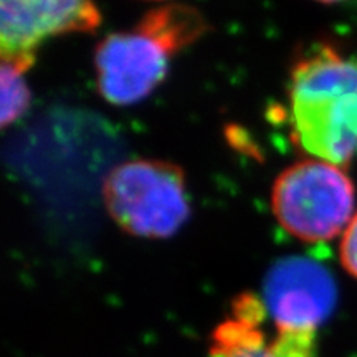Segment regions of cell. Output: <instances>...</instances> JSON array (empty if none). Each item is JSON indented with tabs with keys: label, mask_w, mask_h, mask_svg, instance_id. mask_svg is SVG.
Returning <instances> with one entry per match:
<instances>
[{
	"label": "cell",
	"mask_w": 357,
	"mask_h": 357,
	"mask_svg": "<svg viewBox=\"0 0 357 357\" xmlns=\"http://www.w3.org/2000/svg\"><path fill=\"white\" fill-rule=\"evenodd\" d=\"M293 141L312 159L344 169L357 154V56L318 43L289 79Z\"/></svg>",
	"instance_id": "1"
},
{
	"label": "cell",
	"mask_w": 357,
	"mask_h": 357,
	"mask_svg": "<svg viewBox=\"0 0 357 357\" xmlns=\"http://www.w3.org/2000/svg\"><path fill=\"white\" fill-rule=\"evenodd\" d=\"M208 30L202 13L182 3L147 10L129 32H116L96 47V86L114 106L136 105L166 78L174 55Z\"/></svg>",
	"instance_id": "2"
},
{
	"label": "cell",
	"mask_w": 357,
	"mask_h": 357,
	"mask_svg": "<svg viewBox=\"0 0 357 357\" xmlns=\"http://www.w3.org/2000/svg\"><path fill=\"white\" fill-rule=\"evenodd\" d=\"M102 200L116 225L139 238H169L190 215L184 169L169 160L119 164L102 182Z\"/></svg>",
	"instance_id": "3"
},
{
	"label": "cell",
	"mask_w": 357,
	"mask_h": 357,
	"mask_svg": "<svg viewBox=\"0 0 357 357\" xmlns=\"http://www.w3.org/2000/svg\"><path fill=\"white\" fill-rule=\"evenodd\" d=\"M354 184L344 169L305 159L284 169L271 190V208L289 235L319 243L344 234L354 212Z\"/></svg>",
	"instance_id": "4"
},
{
	"label": "cell",
	"mask_w": 357,
	"mask_h": 357,
	"mask_svg": "<svg viewBox=\"0 0 357 357\" xmlns=\"http://www.w3.org/2000/svg\"><path fill=\"white\" fill-rule=\"evenodd\" d=\"M336 300L333 275L311 258H281L263 283V303L278 333H316L331 316Z\"/></svg>",
	"instance_id": "5"
},
{
	"label": "cell",
	"mask_w": 357,
	"mask_h": 357,
	"mask_svg": "<svg viewBox=\"0 0 357 357\" xmlns=\"http://www.w3.org/2000/svg\"><path fill=\"white\" fill-rule=\"evenodd\" d=\"M101 13L86 0H26L0 3V53L3 63L25 71L43 40L73 32H93Z\"/></svg>",
	"instance_id": "6"
},
{
	"label": "cell",
	"mask_w": 357,
	"mask_h": 357,
	"mask_svg": "<svg viewBox=\"0 0 357 357\" xmlns=\"http://www.w3.org/2000/svg\"><path fill=\"white\" fill-rule=\"evenodd\" d=\"M316 333L281 331L271 342L260 324L227 319L212 333L211 357H314Z\"/></svg>",
	"instance_id": "7"
},
{
	"label": "cell",
	"mask_w": 357,
	"mask_h": 357,
	"mask_svg": "<svg viewBox=\"0 0 357 357\" xmlns=\"http://www.w3.org/2000/svg\"><path fill=\"white\" fill-rule=\"evenodd\" d=\"M22 71L10 63L0 66V86H2V126L19 121L30 105V89Z\"/></svg>",
	"instance_id": "8"
},
{
	"label": "cell",
	"mask_w": 357,
	"mask_h": 357,
	"mask_svg": "<svg viewBox=\"0 0 357 357\" xmlns=\"http://www.w3.org/2000/svg\"><path fill=\"white\" fill-rule=\"evenodd\" d=\"M339 258L347 273L357 280V212L342 234L339 243Z\"/></svg>",
	"instance_id": "9"
}]
</instances>
